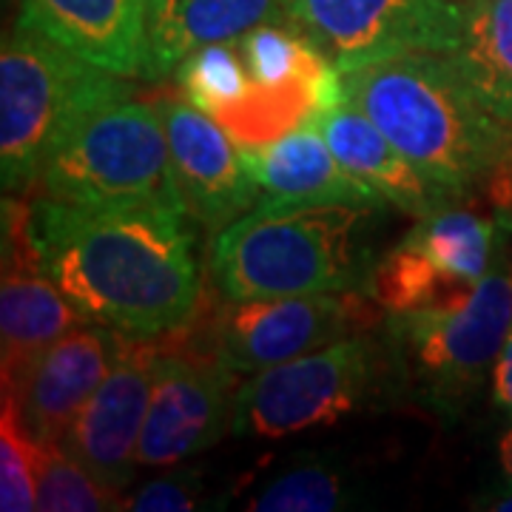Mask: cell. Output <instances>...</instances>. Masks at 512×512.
<instances>
[{
  "mask_svg": "<svg viewBox=\"0 0 512 512\" xmlns=\"http://www.w3.org/2000/svg\"><path fill=\"white\" fill-rule=\"evenodd\" d=\"M188 214L32 202L43 271L94 325L126 336L185 328L202 296Z\"/></svg>",
  "mask_w": 512,
  "mask_h": 512,
  "instance_id": "1",
  "label": "cell"
},
{
  "mask_svg": "<svg viewBox=\"0 0 512 512\" xmlns=\"http://www.w3.org/2000/svg\"><path fill=\"white\" fill-rule=\"evenodd\" d=\"M382 202L268 200L222 228L211 276L228 302L365 288Z\"/></svg>",
  "mask_w": 512,
  "mask_h": 512,
  "instance_id": "2",
  "label": "cell"
},
{
  "mask_svg": "<svg viewBox=\"0 0 512 512\" xmlns=\"http://www.w3.org/2000/svg\"><path fill=\"white\" fill-rule=\"evenodd\" d=\"M342 100L362 109L421 174L453 197L490 177L510 143L447 55L410 52L339 72Z\"/></svg>",
  "mask_w": 512,
  "mask_h": 512,
  "instance_id": "3",
  "label": "cell"
},
{
  "mask_svg": "<svg viewBox=\"0 0 512 512\" xmlns=\"http://www.w3.org/2000/svg\"><path fill=\"white\" fill-rule=\"evenodd\" d=\"M134 97L126 77L18 23L0 52V174L6 191L32 188L46 154L94 109Z\"/></svg>",
  "mask_w": 512,
  "mask_h": 512,
  "instance_id": "4",
  "label": "cell"
},
{
  "mask_svg": "<svg viewBox=\"0 0 512 512\" xmlns=\"http://www.w3.org/2000/svg\"><path fill=\"white\" fill-rule=\"evenodd\" d=\"M43 200L103 208H171L183 200L157 103L123 97L66 131L35 174Z\"/></svg>",
  "mask_w": 512,
  "mask_h": 512,
  "instance_id": "5",
  "label": "cell"
},
{
  "mask_svg": "<svg viewBox=\"0 0 512 512\" xmlns=\"http://www.w3.org/2000/svg\"><path fill=\"white\" fill-rule=\"evenodd\" d=\"M501 251L467 302L387 316V336L404 373L441 413L476 390L510 336L512 262Z\"/></svg>",
  "mask_w": 512,
  "mask_h": 512,
  "instance_id": "6",
  "label": "cell"
},
{
  "mask_svg": "<svg viewBox=\"0 0 512 512\" xmlns=\"http://www.w3.org/2000/svg\"><path fill=\"white\" fill-rule=\"evenodd\" d=\"M379 382V348L348 336L328 348L251 373L237 390L234 433L245 439H285L328 427L365 407Z\"/></svg>",
  "mask_w": 512,
  "mask_h": 512,
  "instance_id": "7",
  "label": "cell"
},
{
  "mask_svg": "<svg viewBox=\"0 0 512 512\" xmlns=\"http://www.w3.org/2000/svg\"><path fill=\"white\" fill-rule=\"evenodd\" d=\"M248 89L220 123L239 146H265L342 100L339 72L285 20L259 23L237 37Z\"/></svg>",
  "mask_w": 512,
  "mask_h": 512,
  "instance_id": "8",
  "label": "cell"
},
{
  "mask_svg": "<svg viewBox=\"0 0 512 512\" xmlns=\"http://www.w3.org/2000/svg\"><path fill=\"white\" fill-rule=\"evenodd\" d=\"M279 12L336 72L410 52L450 55L461 29V0H279Z\"/></svg>",
  "mask_w": 512,
  "mask_h": 512,
  "instance_id": "9",
  "label": "cell"
},
{
  "mask_svg": "<svg viewBox=\"0 0 512 512\" xmlns=\"http://www.w3.org/2000/svg\"><path fill=\"white\" fill-rule=\"evenodd\" d=\"M376 313L359 293H305L276 299H242L211 319L214 350L234 373H259L305 353L359 336Z\"/></svg>",
  "mask_w": 512,
  "mask_h": 512,
  "instance_id": "10",
  "label": "cell"
},
{
  "mask_svg": "<svg viewBox=\"0 0 512 512\" xmlns=\"http://www.w3.org/2000/svg\"><path fill=\"white\" fill-rule=\"evenodd\" d=\"M237 376L214 350L160 348L137 461L171 467L214 447L234 430Z\"/></svg>",
  "mask_w": 512,
  "mask_h": 512,
  "instance_id": "11",
  "label": "cell"
},
{
  "mask_svg": "<svg viewBox=\"0 0 512 512\" xmlns=\"http://www.w3.org/2000/svg\"><path fill=\"white\" fill-rule=\"evenodd\" d=\"M89 319L43 271L32 234V202L3 200V276H0V373L15 390L35 359Z\"/></svg>",
  "mask_w": 512,
  "mask_h": 512,
  "instance_id": "12",
  "label": "cell"
},
{
  "mask_svg": "<svg viewBox=\"0 0 512 512\" xmlns=\"http://www.w3.org/2000/svg\"><path fill=\"white\" fill-rule=\"evenodd\" d=\"M157 356L160 345L151 342V336H123L106 379L60 441L69 456L117 493L131 484L134 467L140 464L137 447L151 402Z\"/></svg>",
  "mask_w": 512,
  "mask_h": 512,
  "instance_id": "13",
  "label": "cell"
},
{
  "mask_svg": "<svg viewBox=\"0 0 512 512\" xmlns=\"http://www.w3.org/2000/svg\"><path fill=\"white\" fill-rule=\"evenodd\" d=\"M171 171L185 214L208 231H222L254 205V174L245 148L225 128L194 103L180 97H160Z\"/></svg>",
  "mask_w": 512,
  "mask_h": 512,
  "instance_id": "14",
  "label": "cell"
},
{
  "mask_svg": "<svg viewBox=\"0 0 512 512\" xmlns=\"http://www.w3.org/2000/svg\"><path fill=\"white\" fill-rule=\"evenodd\" d=\"M123 336L126 333L86 322L43 350L15 390H3V396L15 399L20 419L35 439L43 444L63 441L77 413L106 379Z\"/></svg>",
  "mask_w": 512,
  "mask_h": 512,
  "instance_id": "15",
  "label": "cell"
},
{
  "mask_svg": "<svg viewBox=\"0 0 512 512\" xmlns=\"http://www.w3.org/2000/svg\"><path fill=\"white\" fill-rule=\"evenodd\" d=\"M18 23L120 77H143L148 0H23Z\"/></svg>",
  "mask_w": 512,
  "mask_h": 512,
  "instance_id": "16",
  "label": "cell"
},
{
  "mask_svg": "<svg viewBox=\"0 0 512 512\" xmlns=\"http://www.w3.org/2000/svg\"><path fill=\"white\" fill-rule=\"evenodd\" d=\"M311 126L328 140L336 160L350 174L367 185L376 197L396 205L404 214L424 217L453 200L450 191L430 183L416 165L404 157L382 134L365 111L356 109L348 100L333 103L330 109L319 111Z\"/></svg>",
  "mask_w": 512,
  "mask_h": 512,
  "instance_id": "17",
  "label": "cell"
},
{
  "mask_svg": "<svg viewBox=\"0 0 512 512\" xmlns=\"http://www.w3.org/2000/svg\"><path fill=\"white\" fill-rule=\"evenodd\" d=\"M282 20L279 0H157L148 6L146 80L177 72L191 52Z\"/></svg>",
  "mask_w": 512,
  "mask_h": 512,
  "instance_id": "18",
  "label": "cell"
},
{
  "mask_svg": "<svg viewBox=\"0 0 512 512\" xmlns=\"http://www.w3.org/2000/svg\"><path fill=\"white\" fill-rule=\"evenodd\" d=\"M245 160L268 200L384 202L336 160L328 140L311 123L265 146L245 148Z\"/></svg>",
  "mask_w": 512,
  "mask_h": 512,
  "instance_id": "19",
  "label": "cell"
},
{
  "mask_svg": "<svg viewBox=\"0 0 512 512\" xmlns=\"http://www.w3.org/2000/svg\"><path fill=\"white\" fill-rule=\"evenodd\" d=\"M450 63L498 120L512 123V0H461Z\"/></svg>",
  "mask_w": 512,
  "mask_h": 512,
  "instance_id": "20",
  "label": "cell"
},
{
  "mask_svg": "<svg viewBox=\"0 0 512 512\" xmlns=\"http://www.w3.org/2000/svg\"><path fill=\"white\" fill-rule=\"evenodd\" d=\"M365 291L376 302V308L387 313H407L456 308L470 299L476 285L444 271L419 245L402 239L390 254H384L373 265Z\"/></svg>",
  "mask_w": 512,
  "mask_h": 512,
  "instance_id": "21",
  "label": "cell"
},
{
  "mask_svg": "<svg viewBox=\"0 0 512 512\" xmlns=\"http://www.w3.org/2000/svg\"><path fill=\"white\" fill-rule=\"evenodd\" d=\"M174 74H177L185 100L205 114H211L214 120H220L225 111L234 109L239 97L248 89L245 57H242L237 37L222 40V43H208L197 52H191Z\"/></svg>",
  "mask_w": 512,
  "mask_h": 512,
  "instance_id": "22",
  "label": "cell"
},
{
  "mask_svg": "<svg viewBox=\"0 0 512 512\" xmlns=\"http://www.w3.org/2000/svg\"><path fill=\"white\" fill-rule=\"evenodd\" d=\"M37 510H123V493L106 487L60 444H43V461H40V476H37Z\"/></svg>",
  "mask_w": 512,
  "mask_h": 512,
  "instance_id": "23",
  "label": "cell"
},
{
  "mask_svg": "<svg viewBox=\"0 0 512 512\" xmlns=\"http://www.w3.org/2000/svg\"><path fill=\"white\" fill-rule=\"evenodd\" d=\"M43 461V441L20 419L18 404L3 396L0 413V510H37V476Z\"/></svg>",
  "mask_w": 512,
  "mask_h": 512,
  "instance_id": "24",
  "label": "cell"
},
{
  "mask_svg": "<svg viewBox=\"0 0 512 512\" xmlns=\"http://www.w3.org/2000/svg\"><path fill=\"white\" fill-rule=\"evenodd\" d=\"M348 504L342 473L325 464H296L245 501L251 512H333Z\"/></svg>",
  "mask_w": 512,
  "mask_h": 512,
  "instance_id": "25",
  "label": "cell"
},
{
  "mask_svg": "<svg viewBox=\"0 0 512 512\" xmlns=\"http://www.w3.org/2000/svg\"><path fill=\"white\" fill-rule=\"evenodd\" d=\"M200 481L191 476H163L143 484L123 501V510L137 512H191L200 510Z\"/></svg>",
  "mask_w": 512,
  "mask_h": 512,
  "instance_id": "26",
  "label": "cell"
},
{
  "mask_svg": "<svg viewBox=\"0 0 512 512\" xmlns=\"http://www.w3.org/2000/svg\"><path fill=\"white\" fill-rule=\"evenodd\" d=\"M493 396L498 407L512 416V330L493 365Z\"/></svg>",
  "mask_w": 512,
  "mask_h": 512,
  "instance_id": "27",
  "label": "cell"
},
{
  "mask_svg": "<svg viewBox=\"0 0 512 512\" xmlns=\"http://www.w3.org/2000/svg\"><path fill=\"white\" fill-rule=\"evenodd\" d=\"M476 510H493V512H512V484H507L504 490H495L478 498L473 504Z\"/></svg>",
  "mask_w": 512,
  "mask_h": 512,
  "instance_id": "28",
  "label": "cell"
},
{
  "mask_svg": "<svg viewBox=\"0 0 512 512\" xmlns=\"http://www.w3.org/2000/svg\"><path fill=\"white\" fill-rule=\"evenodd\" d=\"M498 464H501L507 484H512V427L498 439Z\"/></svg>",
  "mask_w": 512,
  "mask_h": 512,
  "instance_id": "29",
  "label": "cell"
},
{
  "mask_svg": "<svg viewBox=\"0 0 512 512\" xmlns=\"http://www.w3.org/2000/svg\"><path fill=\"white\" fill-rule=\"evenodd\" d=\"M151 3H157V0H148V6H151Z\"/></svg>",
  "mask_w": 512,
  "mask_h": 512,
  "instance_id": "30",
  "label": "cell"
}]
</instances>
